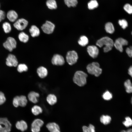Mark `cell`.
<instances>
[{"label": "cell", "instance_id": "1", "mask_svg": "<svg viewBox=\"0 0 132 132\" xmlns=\"http://www.w3.org/2000/svg\"><path fill=\"white\" fill-rule=\"evenodd\" d=\"M114 42L110 37L105 36L98 40L96 42V45L100 47L105 46L103 48L104 52L106 53L110 51L114 46Z\"/></svg>", "mask_w": 132, "mask_h": 132}, {"label": "cell", "instance_id": "2", "mask_svg": "<svg viewBox=\"0 0 132 132\" xmlns=\"http://www.w3.org/2000/svg\"><path fill=\"white\" fill-rule=\"evenodd\" d=\"M87 77V74L84 72L78 71L74 74L73 81L78 86H83L86 83Z\"/></svg>", "mask_w": 132, "mask_h": 132}, {"label": "cell", "instance_id": "3", "mask_svg": "<svg viewBox=\"0 0 132 132\" xmlns=\"http://www.w3.org/2000/svg\"><path fill=\"white\" fill-rule=\"evenodd\" d=\"M87 69L89 73L96 77L99 76L102 72V69L100 67L99 64L97 62H93L88 64Z\"/></svg>", "mask_w": 132, "mask_h": 132}, {"label": "cell", "instance_id": "4", "mask_svg": "<svg viewBox=\"0 0 132 132\" xmlns=\"http://www.w3.org/2000/svg\"><path fill=\"white\" fill-rule=\"evenodd\" d=\"M17 44V42L15 39L13 37H9L3 43V46L6 49L11 52L16 48Z\"/></svg>", "mask_w": 132, "mask_h": 132}, {"label": "cell", "instance_id": "5", "mask_svg": "<svg viewBox=\"0 0 132 132\" xmlns=\"http://www.w3.org/2000/svg\"><path fill=\"white\" fill-rule=\"evenodd\" d=\"M11 125L6 118H0V132H10Z\"/></svg>", "mask_w": 132, "mask_h": 132}, {"label": "cell", "instance_id": "6", "mask_svg": "<svg viewBox=\"0 0 132 132\" xmlns=\"http://www.w3.org/2000/svg\"><path fill=\"white\" fill-rule=\"evenodd\" d=\"M66 58L68 64L70 65H72L77 62L78 56L76 52L75 51L72 50L67 52Z\"/></svg>", "mask_w": 132, "mask_h": 132}, {"label": "cell", "instance_id": "7", "mask_svg": "<svg viewBox=\"0 0 132 132\" xmlns=\"http://www.w3.org/2000/svg\"><path fill=\"white\" fill-rule=\"evenodd\" d=\"M28 22L25 19L21 18L17 19L14 22L13 26L19 31H22L25 29L27 26Z\"/></svg>", "mask_w": 132, "mask_h": 132}, {"label": "cell", "instance_id": "8", "mask_svg": "<svg viewBox=\"0 0 132 132\" xmlns=\"http://www.w3.org/2000/svg\"><path fill=\"white\" fill-rule=\"evenodd\" d=\"M55 27V24L51 22L47 21L41 27L43 32L47 34H50L53 32Z\"/></svg>", "mask_w": 132, "mask_h": 132}, {"label": "cell", "instance_id": "9", "mask_svg": "<svg viewBox=\"0 0 132 132\" xmlns=\"http://www.w3.org/2000/svg\"><path fill=\"white\" fill-rule=\"evenodd\" d=\"M128 41L122 38H119L116 39L114 43V46L116 48L121 52L123 50V46L128 45Z\"/></svg>", "mask_w": 132, "mask_h": 132}, {"label": "cell", "instance_id": "10", "mask_svg": "<svg viewBox=\"0 0 132 132\" xmlns=\"http://www.w3.org/2000/svg\"><path fill=\"white\" fill-rule=\"evenodd\" d=\"M6 64L9 67H16L18 65V62L16 56L12 54H9L6 58Z\"/></svg>", "mask_w": 132, "mask_h": 132}, {"label": "cell", "instance_id": "11", "mask_svg": "<svg viewBox=\"0 0 132 132\" xmlns=\"http://www.w3.org/2000/svg\"><path fill=\"white\" fill-rule=\"evenodd\" d=\"M43 121L40 119L34 120L31 124V130L32 132H39L40 128L43 125Z\"/></svg>", "mask_w": 132, "mask_h": 132}, {"label": "cell", "instance_id": "12", "mask_svg": "<svg viewBox=\"0 0 132 132\" xmlns=\"http://www.w3.org/2000/svg\"><path fill=\"white\" fill-rule=\"evenodd\" d=\"M53 64L57 66H62L65 63V61L63 57L61 55L56 54L54 55L52 60Z\"/></svg>", "mask_w": 132, "mask_h": 132}, {"label": "cell", "instance_id": "13", "mask_svg": "<svg viewBox=\"0 0 132 132\" xmlns=\"http://www.w3.org/2000/svg\"><path fill=\"white\" fill-rule=\"evenodd\" d=\"M87 49L88 52L91 57L95 58L97 57L99 51L96 46L94 45L89 46L87 47Z\"/></svg>", "mask_w": 132, "mask_h": 132}, {"label": "cell", "instance_id": "14", "mask_svg": "<svg viewBox=\"0 0 132 132\" xmlns=\"http://www.w3.org/2000/svg\"><path fill=\"white\" fill-rule=\"evenodd\" d=\"M6 16L8 20L11 22H15L18 17V13L13 10L9 11L6 14Z\"/></svg>", "mask_w": 132, "mask_h": 132}, {"label": "cell", "instance_id": "15", "mask_svg": "<svg viewBox=\"0 0 132 132\" xmlns=\"http://www.w3.org/2000/svg\"><path fill=\"white\" fill-rule=\"evenodd\" d=\"M46 127L50 132H60L59 125L55 122L48 123Z\"/></svg>", "mask_w": 132, "mask_h": 132}, {"label": "cell", "instance_id": "16", "mask_svg": "<svg viewBox=\"0 0 132 132\" xmlns=\"http://www.w3.org/2000/svg\"><path fill=\"white\" fill-rule=\"evenodd\" d=\"M39 96V93L34 91L30 92L28 95L29 100L34 103H36L38 102V98Z\"/></svg>", "mask_w": 132, "mask_h": 132}, {"label": "cell", "instance_id": "17", "mask_svg": "<svg viewBox=\"0 0 132 132\" xmlns=\"http://www.w3.org/2000/svg\"><path fill=\"white\" fill-rule=\"evenodd\" d=\"M16 127L18 130L23 132L27 128V125L26 122L23 120H21L17 122L16 124Z\"/></svg>", "mask_w": 132, "mask_h": 132}, {"label": "cell", "instance_id": "18", "mask_svg": "<svg viewBox=\"0 0 132 132\" xmlns=\"http://www.w3.org/2000/svg\"><path fill=\"white\" fill-rule=\"evenodd\" d=\"M37 72L38 76L41 78L45 77L48 73L46 68L43 66L39 67L37 69Z\"/></svg>", "mask_w": 132, "mask_h": 132}, {"label": "cell", "instance_id": "19", "mask_svg": "<svg viewBox=\"0 0 132 132\" xmlns=\"http://www.w3.org/2000/svg\"><path fill=\"white\" fill-rule=\"evenodd\" d=\"M29 32L33 37L38 36L40 34V31L36 25H32L29 29Z\"/></svg>", "mask_w": 132, "mask_h": 132}, {"label": "cell", "instance_id": "20", "mask_svg": "<svg viewBox=\"0 0 132 132\" xmlns=\"http://www.w3.org/2000/svg\"><path fill=\"white\" fill-rule=\"evenodd\" d=\"M46 100L48 103L51 105H54L57 101L56 96L53 94H49L47 97Z\"/></svg>", "mask_w": 132, "mask_h": 132}, {"label": "cell", "instance_id": "21", "mask_svg": "<svg viewBox=\"0 0 132 132\" xmlns=\"http://www.w3.org/2000/svg\"><path fill=\"white\" fill-rule=\"evenodd\" d=\"M46 5L48 8L51 10L56 9L57 7L55 0H47L46 2Z\"/></svg>", "mask_w": 132, "mask_h": 132}, {"label": "cell", "instance_id": "22", "mask_svg": "<svg viewBox=\"0 0 132 132\" xmlns=\"http://www.w3.org/2000/svg\"><path fill=\"white\" fill-rule=\"evenodd\" d=\"M18 38L21 42L24 43H27L29 39L28 35L23 32L19 33L18 35Z\"/></svg>", "mask_w": 132, "mask_h": 132}, {"label": "cell", "instance_id": "23", "mask_svg": "<svg viewBox=\"0 0 132 132\" xmlns=\"http://www.w3.org/2000/svg\"><path fill=\"white\" fill-rule=\"evenodd\" d=\"M105 29L106 32L110 34H112L114 32L115 29L112 23L111 22H108L105 25Z\"/></svg>", "mask_w": 132, "mask_h": 132}, {"label": "cell", "instance_id": "24", "mask_svg": "<svg viewBox=\"0 0 132 132\" xmlns=\"http://www.w3.org/2000/svg\"><path fill=\"white\" fill-rule=\"evenodd\" d=\"M88 40L87 37L85 35L81 36L78 41V43L80 45L85 46L88 43Z\"/></svg>", "mask_w": 132, "mask_h": 132}, {"label": "cell", "instance_id": "25", "mask_svg": "<svg viewBox=\"0 0 132 132\" xmlns=\"http://www.w3.org/2000/svg\"><path fill=\"white\" fill-rule=\"evenodd\" d=\"M124 86L126 92L128 93H132V84L130 80L128 79L124 83Z\"/></svg>", "mask_w": 132, "mask_h": 132}, {"label": "cell", "instance_id": "26", "mask_svg": "<svg viewBox=\"0 0 132 132\" xmlns=\"http://www.w3.org/2000/svg\"><path fill=\"white\" fill-rule=\"evenodd\" d=\"M31 111L35 115H37L41 113L43 111L42 108L40 106L35 105L33 106L31 109Z\"/></svg>", "mask_w": 132, "mask_h": 132}, {"label": "cell", "instance_id": "27", "mask_svg": "<svg viewBox=\"0 0 132 132\" xmlns=\"http://www.w3.org/2000/svg\"><path fill=\"white\" fill-rule=\"evenodd\" d=\"M18 101L19 106L22 107L25 106L27 102V100L26 97L24 95L19 96Z\"/></svg>", "mask_w": 132, "mask_h": 132}, {"label": "cell", "instance_id": "28", "mask_svg": "<svg viewBox=\"0 0 132 132\" xmlns=\"http://www.w3.org/2000/svg\"><path fill=\"white\" fill-rule=\"evenodd\" d=\"M100 120L101 122L104 125L109 124L111 120V117L108 115H102L100 117Z\"/></svg>", "mask_w": 132, "mask_h": 132}, {"label": "cell", "instance_id": "29", "mask_svg": "<svg viewBox=\"0 0 132 132\" xmlns=\"http://www.w3.org/2000/svg\"><path fill=\"white\" fill-rule=\"evenodd\" d=\"M2 27L4 32L6 33H10L11 30V24L7 22H5L3 23Z\"/></svg>", "mask_w": 132, "mask_h": 132}, {"label": "cell", "instance_id": "30", "mask_svg": "<svg viewBox=\"0 0 132 132\" xmlns=\"http://www.w3.org/2000/svg\"><path fill=\"white\" fill-rule=\"evenodd\" d=\"M65 4L69 7H76L78 3L77 0H64Z\"/></svg>", "mask_w": 132, "mask_h": 132}, {"label": "cell", "instance_id": "31", "mask_svg": "<svg viewBox=\"0 0 132 132\" xmlns=\"http://www.w3.org/2000/svg\"><path fill=\"white\" fill-rule=\"evenodd\" d=\"M98 3L96 0H91L88 3V7L89 10H93L98 7Z\"/></svg>", "mask_w": 132, "mask_h": 132}, {"label": "cell", "instance_id": "32", "mask_svg": "<svg viewBox=\"0 0 132 132\" xmlns=\"http://www.w3.org/2000/svg\"><path fill=\"white\" fill-rule=\"evenodd\" d=\"M28 67L27 66L24 64H20L17 66V70L20 73L25 72L27 71Z\"/></svg>", "mask_w": 132, "mask_h": 132}, {"label": "cell", "instance_id": "33", "mask_svg": "<svg viewBox=\"0 0 132 132\" xmlns=\"http://www.w3.org/2000/svg\"><path fill=\"white\" fill-rule=\"evenodd\" d=\"M123 125L126 127H128L132 125V120L129 117L125 118V120L123 122Z\"/></svg>", "mask_w": 132, "mask_h": 132}, {"label": "cell", "instance_id": "34", "mask_svg": "<svg viewBox=\"0 0 132 132\" xmlns=\"http://www.w3.org/2000/svg\"><path fill=\"white\" fill-rule=\"evenodd\" d=\"M102 97L104 100H109L112 99V96L111 93L109 91H107L103 93Z\"/></svg>", "mask_w": 132, "mask_h": 132}, {"label": "cell", "instance_id": "35", "mask_svg": "<svg viewBox=\"0 0 132 132\" xmlns=\"http://www.w3.org/2000/svg\"><path fill=\"white\" fill-rule=\"evenodd\" d=\"M123 9L129 14H132V6L129 4H125L123 7Z\"/></svg>", "mask_w": 132, "mask_h": 132}, {"label": "cell", "instance_id": "36", "mask_svg": "<svg viewBox=\"0 0 132 132\" xmlns=\"http://www.w3.org/2000/svg\"><path fill=\"white\" fill-rule=\"evenodd\" d=\"M118 23L123 29H125L128 26L127 21L124 19L120 20L118 21Z\"/></svg>", "mask_w": 132, "mask_h": 132}, {"label": "cell", "instance_id": "37", "mask_svg": "<svg viewBox=\"0 0 132 132\" xmlns=\"http://www.w3.org/2000/svg\"><path fill=\"white\" fill-rule=\"evenodd\" d=\"M6 100V98L4 94L2 92L0 91V105L4 103Z\"/></svg>", "mask_w": 132, "mask_h": 132}, {"label": "cell", "instance_id": "38", "mask_svg": "<svg viewBox=\"0 0 132 132\" xmlns=\"http://www.w3.org/2000/svg\"><path fill=\"white\" fill-rule=\"evenodd\" d=\"M19 96H17L14 98L13 100V104L15 107H17L19 106L18 101Z\"/></svg>", "mask_w": 132, "mask_h": 132}, {"label": "cell", "instance_id": "39", "mask_svg": "<svg viewBox=\"0 0 132 132\" xmlns=\"http://www.w3.org/2000/svg\"><path fill=\"white\" fill-rule=\"evenodd\" d=\"M126 51L129 57H132V46L127 47L126 49Z\"/></svg>", "mask_w": 132, "mask_h": 132}, {"label": "cell", "instance_id": "40", "mask_svg": "<svg viewBox=\"0 0 132 132\" xmlns=\"http://www.w3.org/2000/svg\"><path fill=\"white\" fill-rule=\"evenodd\" d=\"M6 16V14L3 11L0 10V22L5 19Z\"/></svg>", "mask_w": 132, "mask_h": 132}, {"label": "cell", "instance_id": "41", "mask_svg": "<svg viewBox=\"0 0 132 132\" xmlns=\"http://www.w3.org/2000/svg\"><path fill=\"white\" fill-rule=\"evenodd\" d=\"M90 132H95V127L92 125L90 124L88 127Z\"/></svg>", "mask_w": 132, "mask_h": 132}, {"label": "cell", "instance_id": "42", "mask_svg": "<svg viewBox=\"0 0 132 132\" xmlns=\"http://www.w3.org/2000/svg\"><path fill=\"white\" fill-rule=\"evenodd\" d=\"M83 132H90L89 127L86 126H84L82 127Z\"/></svg>", "mask_w": 132, "mask_h": 132}, {"label": "cell", "instance_id": "43", "mask_svg": "<svg viewBox=\"0 0 132 132\" xmlns=\"http://www.w3.org/2000/svg\"><path fill=\"white\" fill-rule=\"evenodd\" d=\"M128 73L132 78V66L129 68L128 70Z\"/></svg>", "mask_w": 132, "mask_h": 132}, {"label": "cell", "instance_id": "44", "mask_svg": "<svg viewBox=\"0 0 132 132\" xmlns=\"http://www.w3.org/2000/svg\"><path fill=\"white\" fill-rule=\"evenodd\" d=\"M126 132H132V129H130L126 131Z\"/></svg>", "mask_w": 132, "mask_h": 132}, {"label": "cell", "instance_id": "45", "mask_svg": "<svg viewBox=\"0 0 132 132\" xmlns=\"http://www.w3.org/2000/svg\"><path fill=\"white\" fill-rule=\"evenodd\" d=\"M121 132H126V131L123 130L121 131Z\"/></svg>", "mask_w": 132, "mask_h": 132}, {"label": "cell", "instance_id": "46", "mask_svg": "<svg viewBox=\"0 0 132 132\" xmlns=\"http://www.w3.org/2000/svg\"><path fill=\"white\" fill-rule=\"evenodd\" d=\"M131 104H132V98H131Z\"/></svg>", "mask_w": 132, "mask_h": 132}, {"label": "cell", "instance_id": "47", "mask_svg": "<svg viewBox=\"0 0 132 132\" xmlns=\"http://www.w3.org/2000/svg\"><path fill=\"white\" fill-rule=\"evenodd\" d=\"M131 34H132V32Z\"/></svg>", "mask_w": 132, "mask_h": 132}, {"label": "cell", "instance_id": "48", "mask_svg": "<svg viewBox=\"0 0 132 132\" xmlns=\"http://www.w3.org/2000/svg\"></svg>", "mask_w": 132, "mask_h": 132}]
</instances>
